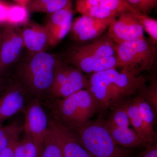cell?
Wrapping results in <instances>:
<instances>
[{"label": "cell", "instance_id": "obj_32", "mask_svg": "<svg viewBox=\"0 0 157 157\" xmlns=\"http://www.w3.org/2000/svg\"><path fill=\"white\" fill-rule=\"evenodd\" d=\"M14 140L0 153V157H14V148L17 140Z\"/></svg>", "mask_w": 157, "mask_h": 157}, {"label": "cell", "instance_id": "obj_2", "mask_svg": "<svg viewBox=\"0 0 157 157\" xmlns=\"http://www.w3.org/2000/svg\"><path fill=\"white\" fill-rule=\"evenodd\" d=\"M45 101L48 102L51 116L75 134L98 111L95 100L86 89L63 99Z\"/></svg>", "mask_w": 157, "mask_h": 157}, {"label": "cell", "instance_id": "obj_9", "mask_svg": "<svg viewBox=\"0 0 157 157\" xmlns=\"http://www.w3.org/2000/svg\"><path fill=\"white\" fill-rule=\"evenodd\" d=\"M118 71L116 68L93 73L89 79L86 89L95 100L98 111H103L113 106L112 82Z\"/></svg>", "mask_w": 157, "mask_h": 157}, {"label": "cell", "instance_id": "obj_18", "mask_svg": "<svg viewBox=\"0 0 157 157\" xmlns=\"http://www.w3.org/2000/svg\"><path fill=\"white\" fill-rule=\"evenodd\" d=\"M105 127L117 145L125 148L145 147L147 144L139 137L134 130L129 128H117L112 126Z\"/></svg>", "mask_w": 157, "mask_h": 157}, {"label": "cell", "instance_id": "obj_5", "mask_svg": "<svg viewBox=\"0 0 157 157\" xmlns=\"http://www.w3.org/2000/svg\"><path fill=\"white\" fill-rule=\"evenodd\" d=\"M117 67L136 75L149 71L155 64L157 45L150 38L132 39L115 46Z\"/></svg>", "mask_w": 157, "mask_h": 157}, {"label": "cell", "instance_id": "obj_24", "mask_svg": "<svg viewBox=\"0 0 157 157\" xmlns=\"http://www.w3.org/2000/svg\"><path fill=\"white\" fill-rule=\"evenodd\" d=\"M40 157H64L59 143L48 128L44 137Z\"/></svg>", "mask_w": 157, "mask_h": 157}, {"label": "cell", "instance_id": "obj_16", "mask_svg": "<svg viewBox=\"0 0 157 157\" xmlns=\"http://www.w3.org/2000/svg\"><path fill=\"white\" fill-rule=\"evenodd\" d=\"M21 29L24 44L31 55L45 52L50 45L45 26L29 21Z\"/></svg>", "mask_w": 157, "mask_h": 157}, {"label": "cell", "instance_id": "obj_35", "mask_svg": "<svg viewBox=\"0 0 157 157\" xmlns=\"http://www.w3.org/2000/svg\"><path fill=\"white\" fill-rule=\"evenodd\" d=\"M1 39H2V33H0V46H1ZM2 73L1 71V61H0V74Z\"/></svg>", "mask_w": 157, "mask_h": 157}, {"label": "cell", "instance_id": "obj_4", "mask_svg": "<svg viewBox=\"0 0 157 157\" xmlns=\"http://www.w3.org/2000/svg\"><path fill=\"white\" fill-rule=\"evenodd\" d=\"M90 157H131L132 151L113 141L105 121H89L76 134Z\"/></svg>", "mask_w": 157, "mask_h": 157}, {"label": "cell", "instance_id": "obj_34", "mask_svg": "<svg viewBox=\"0 0 157 157\" xmlns=\"http://www.w3.org/2000/svg\"><path fill=\"white\" fill-rule=\"evenodd\" d=\"M7 86H4L2 84V82H0V94H1V93L2 92L3 90L6 88Z\"/></svg>", "mask_w": 157, "mask_h": 157}, {"label": "cell", "instance_id": "obj_25", "mask_svg": "<svg viewBox=\"0 0 157 157\" xmlns=\"http://www.w3.org/2000/svg\"><path fill=\"white\" fill-rule=\"evenodd\" d=\"M14 157H38L36 147L25 134L16 142L14 148Z\"/></svg>", "mask_w": 157, "mask_h": 157}, {"label": "cell", "instance_id": "obj_1", "mask_svg": "<svg viewBox=\"0 0 157 157\" xmlns=\"http://www.w3.org/2000/svg\"><path fill=\"white\" fill-rule=\"evenodd\" d=\"M55 56L46 52L31 56L17 71L19 83L33 100L42 102L48 98L56 71L62 63Z\"/></svg>", "mask_w": 157, "mask_h": 157}, {"label": "cell", "instance_id": "obj_28", "mask_svg": "<svg viewBox=\"0 0 157 157\" xmlns=\"http://www.w3.org/2000/svg\"><path fill=\"white\" fill-rule=\"evenodd\" d=\"M139 95L141 96L151 107L155 116L157 113V83L156 79H154L148 86H145L140 91Z\"/></svg>", "mask_w": 157, "mask_h": 157}, {"label": "cell", "instance_id": "obj_30", "mask_svg": "<svg viewBox=\"0 0 157 157\" xmlns=\"http://www.w3.org/2000/svg\"><path fill=\"white\" fill-rule=\"evenodd\" d=\"M145 149L140 152L136 157H157V142L152 144H147Z\"/></svg>", "mask_w": 157, "mask_h": 157}, {"label": "cell", "instance_id": "obj_27", "mask_svg": "<svg viewBox=\"0 0 157 157\" xmlns=\"http://www.w3.org/2000/svg\"><path fill=\"white\" fill-rule=\"evenodd\" d=\"M144 29L150 37V39L157 45V21L149 17L148 15L138 13L134 14Z\"/></svg>", "mask_w": 157, "mask_h": 157}, {"label": "cell", "instance_id": "obj_8", "mask_svg": "<svg viewBox=\"0 0 157 157\" xmlns=\"http://www.w3.org/2000/svg\"><path fill=\"white\" fill-rule=\"evenodd\" d=\"M134 14L131 11H124L110 24L107 36L113 43L118 45L132 39L145 37L143 27Z\"/></svg>", "mask_w": 157, "mask_h": 157}, {"label": "cell", "instance_id": "obj_31", "mask_svg": "<svg viewBox=\"0 0 157 157\" xmlns=\"http://www.w3.org/2000/svg\"><path fill=\"white\" fill-rule=\"evenodd\" d=\"M9 5L10 4L0 0V24H7Z\"/></svg>", "mask_w": 157, "mask_h": 157}, {"label": "cell", "instance_id": "obj_6", "mask_svg": "<svg viewBox=\"0 0 157 157\" xmlns=\"http://www.w3.org/2000/svg\"><path fill=\"white\" fill-rule=\"evenodd\" d=\"M39 100L29 102L24 110L25 122L23 125L25 134L31 138L36 147L38 157L41 156L44 139L48 129V117Z\"/></svg>", "mask_w": 157, "mask_h": 157}, {"label": "cell", "instance_id": "obj_29", "mask_svg": "<svg viewBox=\"0 0 157 157\" xmlns=\"http://www.w3.org/2000/svg\"><path fill=\"white\" fill-rule=\"evenodd\" d=\"M138 12L148 15L157 6V0H124Z\"/></svg>", "mask_w": 157, "mask_h": 157}, {"label": "cell", "instance_id": "obj_7", "mask_svg": "<svg viewBox=\"0 0 157 157\" xmlns=\"http://www.w3.org/2000/svg\"><path fill=\"white\" fill-rule=\"evenodd\" d=\"M75 5L76 11L81 15L98 19L116 17L124 11L140 13L124 0H76Z\"/></svg>", "mask_w": 157, "mask_h": 157}, {"label": "cell", "instance_id": "obj_11", "mask_svg": "<svg viewBox=\"0 0 157 157\" xmlns=\"http://www.w3.org/2000/svg\"><path fill=\"white\" fill-rule=\"evenodd\" d=\"M24 47L21 29L6 25L2 33L0 46L2 73L16 60Z\"/></svg>", "mask_w": 157, "mask_h": 157}, {"label": "cell", "instance_id": "obj_23", "mask_svg": "<svg viewBox=\"0 0 157 157\" xmlns=\"http://www.w3.org/2000/svg\"><path fill=\"white\" fill-rule=\"evenodd\" d=\"M29 12L25 6L17 4H10L6 25L21 27L29 21Z\"/></svg>", "mask_w": 157, "mask_h": 157}, {"label": "cell", "instance_id": "obj_10", "mask_svg": "<svg viewBox=\"0 0 157 157\" xmlns=\"http://www.w3.org/2000/svg\"><path fill=\"white\" fill-rule=\"evenodd\" d=\"M116 17L98 19L81 15L73 21L69 34L71 39L78 42L97 39L108 29Z\"/></svg>", "mask_w": 157, "mask_h": 157}, {"label": "cell", "instance_id": "obj_15", "mask_svg": "<svg viewBox=\"0 0 157 157\" xmlns=\"http://www.w3.org/2000/svg\"><path fill=\"white\" fill-rule=\"evenodd\" d=\"M145 78L141 75H136L126 69L118 72L113 80V106L118 104L121 99L141 91L145 87Z\"/></svg>", "mask_w": 157, "mask_h": 157}, {"label": "cell", "instance_id": "obj_17", "mask_svg": "<svg viewBox=\"0 0 157 157\" xmlns=\"http://www.w3.org/2000/svg\"><path fill=\"white\" fill-rule=\"evenodd\" d=\"M88 83L89 79L83 73L71 66L64 83L50 93L46 99L56 100L67 98L80 90L87 88Z\"/></svg>", "mask_w": 157, "mask_h": 157}, {"label": "cell", "instance_id": "obj_21", "mask_svg": "<svg viewBox=\"0 0 157 157\" xmlns=\"http://www.w3.org/2000/svg\"><path fill=\"white\" fill-rule=\"evenodd\" d=\"M120 104L125 109L128 113L130 123L135 129V132L145 143L150 144L148 137L144 130L143 122L135 99L124 103H120Z\"/></svg>", "mask_w": 157, "mask_h": 157}, {"label": "cell", "instance_id": "obj_19", "mask_svg": "<svg viewBox=\"0 0 157 157\" xmlns=\"http://www.w3.org/2000/svg\"><path fill=\"white\" fill-rule=\"evenodd\" d=\"M134 99L143 122L150 144H152L155 142L153 129L155 119L154 113L149 104L141 96L139 95Z\"/></svg>", "mask_w": 157, "mask_h": 157}, {"label": "cell", "instance_id": "obj_3", "mask_svg": "<svg viewBox=\"0 0 157 157\" xmlns=\"http://www.w3.org/2000/svg\"><path fill=\"white\" fill-rule=\"evenodd\" d=\"M116 44L107 35L98 37L94 42L75 46L66 54V61L82 73H93L114 67L116 56Z\"/></svg>", "mask_w": 157, "mask_h": 157}, {"label": "cell", "instance_id": "obj_26", "mask_svg": "<svg viewBox=\"0 0 157 157\" xmlns=\"http://www.w3.org/2000/svg\"><path fill=\"white\" fill-rule=\"evenodd\" d=\"M105 124L117 128H129L130 119L125 109L119 104L113 109Z\"/></svg>", "mask_w": 157, "mask_h": 157}, {"label": "cell", "instance_id": "obj_22", "mask_svg": "<svg viewBox=\"0 0 157 157\" xmlns=\"http://www.w3.org/2000/svg\"><path fill=\"white\" fill-rule=\"evenodd\" d=\"M23 131V125L17 122L0 125V153L11 142L19 139Z\"/></svg>", "mask_w": 157, "mask_h": 157}, {"label": "cell", "instance_id": "obj_14", "mask_svg": "<svg viewBox=\"0 0 157 157\" xmlns=\"http://www.w3.org/2000/svg\"><path fill=\"white\" fill-rule=\"evenodd\" d=\"M48 128L59 143L64 157H90L76 134L51 116Z\"/></svg>", "mask_w": 157, "mask_h": 157}, {"label": "cell", "instance_id": "obj_33", "mask_svg": "<svg viewBox=\"0 0 157 157\" xmlns=\"http://www.w3.org/2000/svg\"><path fill=\"white\" fill-rule=\"evenodd\" d=\"M13 1H14L15 4L26 7L27 5H28L30 0H13Z\"/></svg>", "mask_w": 157, "mask_h": 157}, {"label": "cell", "instance_id": "obj_13", "mask_svg": "<svg viewBox=\"0 0 157 157\" xmlns=\"http://www.w3.org/2000/svg\"><path fill=\"white\" fill-rule=\"evenodd\" d=\"M73 15L72 3L63 9L47 14L44 26L48 33L51 46H56L69 33Z\"/></svg>", "mask_w": 157, "mask_h": 157}, {"label": "cell", "instance_id": "obj_20", "mask_svg": "<svg viewBox=\"0 0 157 157\" xmlns=\"http://www.w3.org/2000/svg\"><path fill=\"white\" fill-rule=\"evenodd\" d=\"M72 0H30L26 8L29 12L50 14L63 9Z\"/></svg>", "mask_w": 157, "mask_h": 157}, {"label": "cell", "instance_id": "obj_12", "mask_svg": "<svg viewBox=\"0 0 157 157\" xmlns=\"http://www.w3.org/2000/svg\"><path fill=\"white\" fill-rule=\"evenodd\" d=\"M29 97L18 82L7 86L0 94V125L13 116L24 111Z\"/></svg>", "mask_w": 157, "mask_h": 157}]
</instances>
